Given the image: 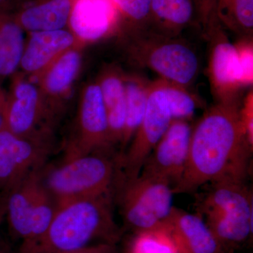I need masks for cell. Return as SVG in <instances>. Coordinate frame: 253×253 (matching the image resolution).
<instances>
[{"mask_svg": "<svg viewBox=\"0 0 253 253\" xmlns=\"http://www.w3.org/2000/svg\"><path fill=\"white\" fill-rule=\"evenodd\" d=\"M239 101L217 102L193 129L187 163L174 194L192 193L207 183L245 181L253 147L241 125Z\"/></svg>", "mask_w": 253, "mask_h": 253, "instance_id": "1", "label": "cell"}, {"mask_svg": "<svg viewBox=\"0 0 253 253\" xmlns=\"http://www.w3.org/2000/svg\"><path fill=\"white\" fill-rule=\"evenodd\" d=\"M113 194L56 204L45 232L21 244L18 253H56L99 244L116 245L121 236L113 212Z\"/></svg>", "mask_w": 253, "mask_h": 253, "instance_id": "2", "label": "cell"}, {"mask_svg": "<svg viewBox=\"0 0 253 253\" xmlns=\"http://www.w3.org/2000/svg\"><path fill=\"white\" fill-rule=\"evenodd\" d=\"M121 33L128 61L149 68L160 79L189 88L199 76L200 60L194 46L177 38L147 29H124Z\"/></svg>", "mask_w": 253, "mask_h": 253, "instance_id": "3", "label": "cell"}, {"mask_svg": "<svg viewBox=\"0 0 253 253\" xmlns=\"http://www.w3.org/2000/svg\"><path fill=\"white\" fill-rule=\"evenodd\" d=\"M118 163L109 152H96L63 159L47 172L43 183L56 204L114 193Z\"/></svg>", "mask_w": 253, "mask_h": 253, "instance_id": "4", "label": "cell"}, {"mask_svg": "<svg viewBox=\"0 0 253 253\" xmlns=\"http://www.w3.org/2000/svg\"><path fill=\"white\" fill-rule=\"evenodd\" d=\"M121 179L118 201L125 224L136 233L164 225L173 206L172 186L166 181L140 174L132 179Z\"/></svg>", "mask_w": 253, "mask_h": 253, "instance_id": "5", "label": "cell"}, {"mask_svg": "<svg viewBox=\"0 0 253 253\" xmlns=\"http://www.w3.org/2000/svg\"><path fill=\"white\" fill-rule=\"evenodd\" d=\"M52 148V134L21 136L0 129V191L6 194L42 170Z\"/></svg>", "mask_w": 253, "mask_h": 253, "instance_id": "6", "label": "cell"}, {"mask_svg": "<svg viewBox=\"0 0 253 253\" xmlns=\"http://www.w3.org/2000/svg\"><path fill=\"white\" fill-rule=\"evenodd\" d=\"M11 86L6 94L4 128L21 136L52 134L54 126L38 84L22 73L11 76Z\"/></svg>", "mask_w": 253, "mask_h": 253, "instance_id": "7", "label": "cell"}, {"mask_svg": "<svg viewBox=\"0 0 253 253\" xmlns=\"http://www.w3.org/2000/svg\"><path fill=\"white\" fill-rule=\"evenodd\" d=\"M172 121L167 98L159 80L151 82L144 118L127 151L119 158L122 177L132 179L140 174L151 154Z\"/></svg>", "mask_w": 253, "mask_h": 253, "instance_id": "8", "label": "cell"}, {"mask_svg": "<svg viewBox=\"0 0 253 253\" xmlns=\"http://www.w3.org/2000/svg\"><path fill=\"white\" fill-rule=\"evenodd\" d=\"M75 133L68 141L63 159L96 152H109L106 108L97 82L86 83L80 93Z\"/></svg>", "mask_w": 253, "mask_h": 253, "instance_id": "9", "label": "cell"}, {"mask_svg": "<svg viewBox=\"0 0 253 253\" xmlns=\"http://www.w3.org/2000/svg\"><path fill=\"white\" fill-rule=\"evenodd\" d=\"M210 42L208 75L217 102L239 101L241 84L235 46L229 41L215 9L202 26Z\"/></svg>", "mask_w": 253, "mask_h": 253, "instance_id": "10", "label": "cell"}, {"mask_svg": "<svg viewBox=\"0 0 253 253\" xmlns=\"http://www.w3.org/2000/svg\"><path fill=\"white\" fill-rule=\"evenodd\" d=\"M192 130L188 121L172 120L146 158L140 174L163 179L174 187L185 170Z\"/></svg>", "mask_w": 253, "mask_h": 253, "instance_id": "11", "label": "cell"}, {"mask_svg": "<svg viewBox=\"0 0 253 253\" xmlns=\"http://www.w3.org/2000/svg\"><path fill=\"white\" fill-rule=\"evenodd\" d=\"M122 19L113 0H73L68 29L82 46L120 33Z\"/></svg>", "mask_w": 253, "mask_h": 253, "instance_id": "12", "label": "cell"}, {"mask_svg": "<svg viewBox=\"0 0 253 253\" xmlns=\"http://www.w3.org/2000/svg\"><path fill=\"white\" fill-rule=\"evenodd\" d=\"M82 49L81 45L71 48L37 78V84L54 124L63 112L81 71Z\"/></svg>", "mask_w": 253, "mask_h": 253, "instance_id": "13", "label": "cell"}, {"mask_svg": "<svg viewBox=\"0 0 253 253\" xmlns=\"http://www.w3.org/2000/svg\"><path fill=\"white\" fill-rule=\"evenodd\" d=\"M28 33L19 69L25 76L36 79L61 55L80 45L73 33L66 28Z\"/></svg>", "mask_w": 253, "mask_h": 253, "instance_id": "14", "label": "cell"}, {"mask_svg": "<svg viewBox=\"0 0 253 253\" xmlns=\"http://www.w3.org/2000/svg\"><path fill=\"white\" fill-rule=\"evenodd\" d=\"M180 253H224L204 218L174 208L166 223Z\"/></svg>", "mask_w": 253, "mask_h": 253, "instance_id": "15", "label": "cell"}, {"mask_svg": "<svg viewBox=\"0 0 253 253\" xmlns=\"http://www.w3.org/2000/svg\"><path fill=\"white\" fill-rule=\"evenodd\" d=\"M106 108L110 144H122L126 118L125 73L121 68L109 65L96 79Z\"/></svg>", "mask_w": 253, "mask_h": 253, "instance_id": "16", "label": "cell"}, {"mask_svg": "<svg viewBox=\"0 0 253 253\" xmlns=\"http://www.w3.org/2000/svg\"><path fill=\"white\" fill-rule=\"evenodd\" d=\"M253 192L245 181H221L212 183L211 191L200 204V212L208 215L253 214Z\"/></svg>", "mask_w": 253, "mask_h": 253, "instance_id": "17", "label": "cell"}, {"mask_svg": "<svg viewBox=\"0 0 253 253\" xmlns=\"http://www.w3.org/2000/svg\"><path fill=\"white\" fill-rule=\"evenodd\" d=\"M199 23V13L194 0H151L147 29L177 38L194 23Z\"/></svg>", "mask_w": 253, "mask_h": 253, "instance_id": "18", "label": "cell"}, {"mask_svg": "<svg viewBox=\"0 0 253 253\" xmlns=\"http://www.w3.org/2000/svg\"><path fill=\"white\" fill-rule=\"evenodd\" d=\"M73 0H34L14 12L24 31H54L67 27Z\"/></svg>", "mask_w": 253, "mask_h": 253, "instance_id": "19", "label": "cell"}, {"mask_svg": "<svg viewBox=\"0 0 253 253\" xmlns=\"http://www.w3.org/2000/svg\"><path fill=\"white\" fill-rule=\"evenodd\" d=\"M42 172V170L31 174L4 194L5 213L10 231L21 243L26 242L30 238L35 194L41 179Z\"/></svg>", "mask_w": 253, "mask_h": 253, "instance_id": "20", "label": "cell"}, {"mask_svg": "<svg viewBox=\"0 0 253 253\" xmlns=\"http://www.w3.org/2000/svg\"><path fill=\"white\" fill-rule=\"evenodd\" d=\"M7 4L0 6V81L18 72L26 40Z\"/></svg>", "mask_w": 253, "mask_h": 253, "instance_id": "21", "label": "cell"}, {"mask_svg": "<svg viewBox=\"0 0 253 253\" xmlns=\"http://www.w3.org/2000/svg\"><path fill=\"white\" fill-rule=\"evenodd\" d=\"M126 96V126L121 147L130 144L140 126L147 105L151 81L137 74L125 73Z\"/></svg>", "mask_w": 253, "mask_h": 253, "instance_id": "22", "label": "cell"}, {"mask_svg": "<svg viewBox=\"0 0 253 253\" xmlns=\"http://www.w3.org/2000/svg\"><path fill=\"white\" fill-rule=\"evenodd\" d=\"M216 14L223 27L243 38H252L253 0H218Z\"/></svg>", "mask_w": 253, "mask_h": 253, "instance_id": "23", "label": "cell"}, {"mask_svg": "<svg viewBox=\"0 0 253 253\" xmlns=\"http://www.w3.org/2000/svg\"><path fill=\"white\" fill-rule=\"evenodd\" d=\"M128 253H180L170 231L165 224L161 227L136 233Z\"/></svg>", "mask_w": 253, "mask_h": 253, "instance_id": "24", "label": "cell"}, {"mask_svg": "<svg viewBox=\"0 0 253 253\" xmlns=\"http://www.w3.org/2000/svg\"><path fill=\"white\" fill-rule=\"evenodd\" d=\"M56 209V202L44 186L41 176L35 194L30 238L26 242L21 243V244L31 242L41 237L49 227L54 217Z\"/></svg>", "mask_w": 253, "mask_h": 253, "instance_id": "25", "label": "cell"}, {"mask_svg": "<svg viewBox=\"0 0 253 253\" xmlns=\"http://www.w3.org/2000/svg\"><path fill=\"white\" fill-rule=\"evenodd\" d=\"M158 80L167 98L172 120L189 122L199 107V99L189 90V88L160 78Z\"/></svg>", "mask_w": 253, "mask_h": 253, "instance_id": "26", "label": "cell"}, {"mask_svg": "<svg viewBox=\"0 0 253 253\" xmlns=\"http://www.w3.org/2000/svg\"><path fill=\"white\" fill-rule=\"evenodd\" d=\"M151 0H113L122 19L123 29H146Z\"/></svg>", "mask_w": 253, "mask_h": 253, "instance_id": "27", "label": "cell"}, {"mask_svg": "<svg viewBox=\"0 0 253 253\" xmlns=\"http://www.w3.org/2000/svg\"><path fill=\"white\" fill-rule=\"evenodd\" d=\"M237 55L240 79L243 87L253 83V45L251 38H242L234 44Z\"/></svg>", "mask_w": 253, "mask_h": 253, "instance_id": "28", "label": "cell"}, {"mask_svg": "<svg viewBox=\"0 0 253 253\" xmlns=\"http://www.w3.org/2000/svg\"><path fill=\"white\" fill-rule=\"evenodd\" d=\"M241 125L249 144L253 147V91L245 98L244 104L240 107Z\"/></svg>", "mask_w": 253, "mask_h": 253, "instance_id": "29", "label": "cell"}, {"mask_svg": "<svg viewBox=\"0 0 253 253\" xmlns=\"http://www.w3.org/2000/svg\"><path fill=\"white\" fill-rule=\"evenodd\" d=\"M199 13V24L201 26L207 21L208 16L215 8L214 0H194Z\"/></svg>", "mask_w": 253, "mask_h": 253, "instance_id": "30", "label": "cell"}, {"mask_svg": "<svg viewBox=\"0 0 253 253\" xmlns=\"http://www.w3.org/2000/svg\"><path fill=\"white\" fill-rule=\"evenodd\" d=\"M56 253H116V245L99 244L76 251Z\"/></svg>", "mask_w": 253, "mask_h": 253, "instance_id": "31", "label": "cell"}, {"mask_svg": "<svg viewBox=\"0 0 253 253\" xmlns=\"http://www.w3.org/2000/svg\"><path fill=\"white\" fill-rule=\"evenodd\" d=\"M1 83V81H0ZM5 101H6V94L2 90L0 84V129L4 128V106Z\"/></svg>", "mask_w": 253, "mask_h": 253, "instance_id": "32", "label": "cell"}, {"mask_svg": "<svg viewBox=\"0 0 253 253\" xmlns=\"http://www.w3.org/2000/svg\"><path fill=\"white\" fill-rule=\"evenodd\" d=\"M5 213V196H3V198H1V199L0 200V221L1 219V216L3 215V214ZM4 244L2 241V239H1V234H0V246Z\"/></svg>", "mask_w": 253, "mask_h": 253, "instance_id": "33", "label": "cell"}, {"mask_svg": "<svg viewBox=\"0 0 253 253\" xmlns=\"http://www.w3.org/2000/svg\"><path fill=\"white\" fill-rule=\"evenodd\" d=\"M0 253H9L7 246H6L4 244H3L0 246Z\"/></svg>", "mask_w": 253, "mask_h": 253, "instance_id": "34", "label": "cell"}, {"mask_svg": "<svg viewBox=\"0 0 253 253\" xmlns=\"http://www.w3.org/2000/svg\"><path fill=\"white\" fill-rule=\"evenodd\" d=\"M10 1H11V0H0V6L7 4V3H9Z\"/></svg>", "mask_w": 253, "mask_h": 253, "instance_id": "35", "label": "cell"}, {"mask_svg": "<svg viewBox=\"0 0 253 253\" xmlns=\"http://www.w3.org/2000/svg\"><path fill=\"white\" fill-rule=\"evenodd\" d=\"M217 1H218V0H214V1H215V4H216V2H217Z\"/></svg>", "mask_w": 253, "mask_h": 253, "instance_id": "36", "label": "cell"}]
</instances>
